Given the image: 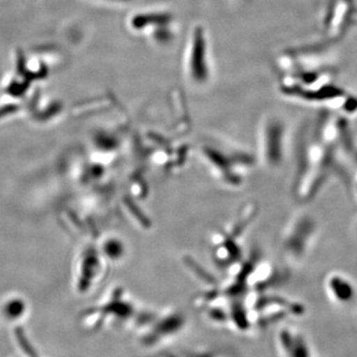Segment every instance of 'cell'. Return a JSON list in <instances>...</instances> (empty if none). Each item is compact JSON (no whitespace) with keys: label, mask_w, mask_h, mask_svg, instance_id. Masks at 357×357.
Here are the masks:
<instances>
[{"label":"cell","mask_w":357,"mask_h":357,"mask_svg":"<svg viewBox=\"0 0 357 357\" xmlns=\"http://www.w3.org/2000/svg\"><path fill=\"white\" fill-rule=\"evenodd\" d=\"M318 234V225L309 213H298L289 222L282 237L284 255L290 261L299 263L312 248Z\"/></svg>","instance_id":"cell-1"},{"label":"cell","mask_w":357,"mask_h":357,"mask_svg":"<svg viewBox=\"0 0 357 357\" xmlns=\"http://www.w3.org/2000/svg\"><path fill=\"white\" fill-rule=\"evenodd\" d=\"M326 289L335 300L344 302L351 300L356 293V287L351 279L340 273H332L328 276Z\"/></svg>","instance_id":"cell-2"}]
</instances>
